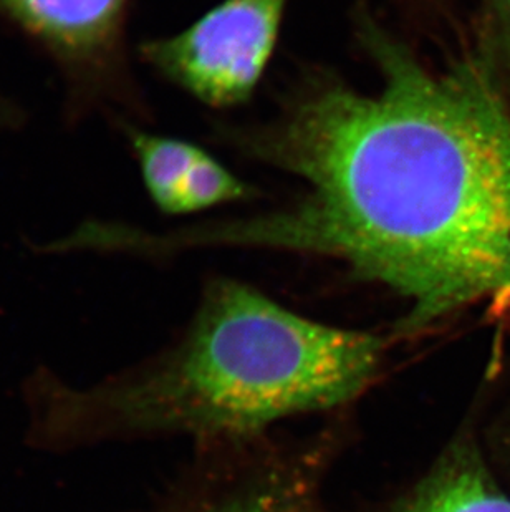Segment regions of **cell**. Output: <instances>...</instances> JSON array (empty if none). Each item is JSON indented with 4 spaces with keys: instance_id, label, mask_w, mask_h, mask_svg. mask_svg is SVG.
I'll list each match as a JSON object with an SVG mask.
<instances>
[{
    "instance_id": "cell-1",
    "label": "cell",
    "mask_w": 510,
    "mask_h": 512,
    "mask_svg": "<svg viewBox=\"0 0 510 512\" xmlns=\"http://www.w3.org/2000/svg\"><path fill=\"white\" fill-rule=\"evenodd\" d=\"M361 39L381 87L320 78L239 145L308 186L292 208L178 244L333 257L406 300L398 335L510 300V107L476 58L433 70L380 25Z\"/></svg>"
},
{
    "instance_id": "cell-2",
    "label": "cell",
    "mask_w": 510,
    "mask_h": 512,
    "mask_svg": "<svg viewBox=\"0 0 510 512\" xmlns=\"http://www.w3.org/2000/svg\"><path fill=\"white\" fill-rule=\"evenodd\" d=\"M386 347L380 335L307 319L249 285L217 279L166 357L88 395L85 408L102 430L242 448L279 421L360 397L380 375Z\"/></svg>"
},
{
    "instance_id": "cell-3",
    "label": "cell",
    "mask_w": 510,
    "mask_h": 512,
    "mask_svg": "<svg viewBox=\"0 0 510 512\" xmlns=\"http://www.w3.org/2000/svg\"><path fill=\"white\" fill-rule=\"evenodd\" d=\"M289 0H224L141 55L169 82L214 108L246 103L274 54Z\"/></svg>"
},
{
    "instance_id": "cell-4",
    "label": "cell",
    "mask_w": 510,
    "mask_h": 512,
    "mask_svg": "<svg viewBox=\"0 0 510 512\" xmlns=\"http://www.w3.org/2000/svg\"><path fill=\"white\" fill-rule=\"evenodd\" d=\"M126 0H0V14L87 83L108 82L120 63Z\"/></svg>"
},
{
    "instance_id": "cell-5",
    "label": "cell",
    "mask_w": 510,
    "mask_h": 512,
    "mask_svg": "<svg viewBox=\"0 0 510 512\" xmlns=\"http://www.w3.org/2000/svg\"><path fill=\"white\" fill-rule=\"evenodd\" d=\"M325 466L323 445L237 456L193 512H318Z\"/></svg>"
},
{
    "instance_id": "cell-6",
    "label": "cell",
    "mask_w": 510,
    "mask_h": 512,
    "mask_svg": "<svg viewBox=\"0 0 510 512\" xmlns=\"http://www.w3.org/2000/svg\"><path fill=\"white\" fill-rule=\"evenodd\" d=\"M380 512H510V498L476 448L458 441Z\"/></svg>"
},
{
    "instance_id": "cell-7",
    "label": "cell",
    "mask_w": 510,
    "mask_h": 512,
    "mask_svg": "<svg viewBox=\"0 0 510 512\" xmlns=\"http://www.w3.org/2000/svg\"><path fill=\"white\" fill-rule=\"evenodd\" d=\"M130 143L153 203L163 213L176 214L179 188L203 150L188 141L140 130L130 131Z\"/></svg>"
},
{
    "instance_id": "cell-8",
    "label": "cell",
    "mask_w": 510,
    "mask_h": 512,
    "mask_svg": "<svg viewBox=\"0 0 510 512\" xmlns=\"http://www.w3.org/2000/svg\"><path fill=\"white\" fill-rule=\"evenodd\" d=\"M252 189L203 151L194 161L178 193L176 214L196 213L247 199Z\"/></svg>"
},
{
    "instance_id": "cell-9",
    "label": "cell",
    "mask_w": 510,
    "mask_h": 512,
    "mask_svg": "<svg viewBox=\"0 0 510 512\" xmlns=\"http://www.w3.org/2000/svg\"><path fill=\"white\" fill-rule=\"evenodd\" d=\"M472 57L510 107V0H482L479 39Z\"/></svg>"
},
{
    "instance_id": "cell-10",
    "label": "cell",
    "mask_w": 510,
    "mask_h": 512,
    "mask_svg": "<svg viewBox=\"0 0 510 512\" xmlns=\"http://www.w3.org/2000/svg\"><path fill=\"white\" fill-rule=\"evenodd\" d=\"M10 120L9 108L5 107L4 103L0 102V128Z\"/></svg>"
}]
</instances>
